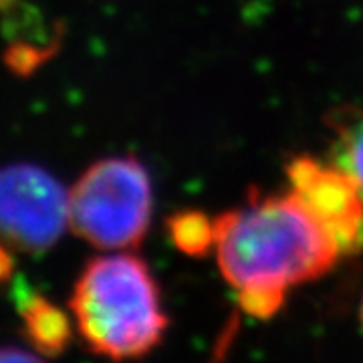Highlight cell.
<instances>
[{"label": "cell", "instance_id": "obj_1", "mask_svg": "<svg viewBox=\"0 0 363 363\" xmlns=\"http://www.w3.org/2000/svg\"><path fill=\"white\" fill-rule=\"evenodd\" d=\"M216 218V260L242 311L271 319L291 289L335 269L341 250L289 190L252 192Z\"/></svg>", "mask_w": 363, "mask_h": 363}, {"label": "cell", "instance_id": "obj_2", "mask_svg": "<svg viewBox=\"0 0 363 363\" xmlns=\"http://www.w3.org/2000/svg\"><path fill=\"white\" fill-rule=\"evenodd\" d=\"M69 311L87 350L111 362L147 355L169 325L154 272L130 250L87 260L75 279Z\"/></svg>", "mask_w": 363, "mask_h": 363}, {"label": "cell", "instance_id": "obj_3", "mask_svg": "<svg viewBox=\"0 0 363 363\" xmlns=\"http://www.w3.org/2000/svg\"><path fill=\"white\" fill-rule=\"evenodd\" d=\"M152 176L130 154L93 162L69 188V228L97 250L138 248L152 226Z\"/></svg>", "mask_w": 363, "mask_h": 363}, {"label": "cell", "instance_id": "obj_4", "mask_svg": "<svg viewBox=\"0 0 363 363\" xmlns=\"http://www.w3.org/2000/svg\"><path fill=\"white\" fill-rule=\"evenodd\" d=\"M69 228V188L30 162L0 168V240L25 255L51 250Z\"/></svg>", "mask_w": 363, "mask_h": 363}, {"label": "cell", "instance_id": "obj_5", "mask_svg": "<svg viewBox=\"0 0 363 363\" xmlns=\"http://www.w3.org/2000/svg\"><path fill=\"white\" fill-rule=\"evenodd\" d=\"M289 192L333 238L343 259L363 250V192L347 169L313 154H295L285 164Z\"/></svg>", "mask_w": 363, "mask_h": 363}, {"label": "cell", "instance_id": "obj_6", "mask_svg": "<svg viewBox=\"0 0 363 363\" xmlns=\"http://www.w3.org/2000/svg\"><path fill=\"white\" fill-rule=\"evenodd\" d=\"M16 311L23 321V333L33 350L45 357H59L73 339L71 319L59 305L18 281L14 289Z\"/></svg>", "mask_w": 363, "mask_h": 363}, {"label": "cell", "instance_id": "obj_7", "mask_svg": "<svg viewBox=\"0 0 363 363\" xmlns=\"http://www.w3.org/2000/svg\"><path fill=\"white\" fill-rule=\"evenodd\" d=\"M329 125L335 135L331 160L350 172L363 192V109H339L329 119Z\"/></svg>", "mask_w": 363, "mask_h": 363}, {"label": "cell", "instance_id": "obj_8", "mask_svg": "<svg viewBox=\"0 0 363 363\" xmlns=\"http://www.w3.org/2000/svg\"><path fill=\"white\" fill-rule=\"evenodd\" d=\"M169 240L188 257L202 259L216 245V218L200 210H180L166 220Z\"/></svg>", "mask_w": 363, "mask_h": 363}, {"label": "cell", "instance_id": "obj_9", "mask_svg": "<svg viewBox=\"0 0 363 363\" xmlns=\"http://www.w3.org/2000/svg\"><path fill=\"white\" fill-rule=\"evenodd\" d=\"M61 43L39 40H9L2 52V63L14 77H30L59 52Z\"/></svg>", "mask_w": 363, "mask_h": 363}, {"label": "cell", "instance_id": "obj_10", "mask_svg": "<svg viewBox=\"0 0 363 363\" xmlns=\"http://www.w3.org/2000/svg\"><path fill=\"white\" fill-rule=\"evenodd\" d=\"M14 250L11 247H6L0 240V285L11 283L16 274V260H14Z\"/></svg>", "mask_w": 363, "mask_h": 363}, {"label": "cell", "instance_id": "obj_11", "mask_svg": "<svg viewBox=\"0 0 363 363\" xmlns=\"http://www.w3.org/2000/svg\"><path fill=\"white\" fill-rule=\"evenodd\" d=\"M0 363H45L21 347H0Z\"/></svg>", "mask_w": 363, "mask_h": 363}, {"label": "cell", "instance_id": "obj_12", "mask_svg": "<svg viewBox=\"0 0 363 363\" xmlns=\"http://www.w3.org/2000/svg\"><path fill=\"white\" fill-rule=\"evenodd\" d=\"M18 4H21V0H0V14L11 13Z\"/></svg>", "mask_w": 363, "mask_h": 363}, {"label": "cell", "instance_id": "obj_13", "mask_svg": "<svg viewBox=\"0 0 363 363\" xmlns=\"http://www.w3.org/2000/svg\"><path fill=\"white\" fill-rule=\"evenodd\" d=\"M359 317H362V327H363V295H362V307H359Z\"/></svg>", "mask_w": 363, "mask_h": 363}]
</instances>
